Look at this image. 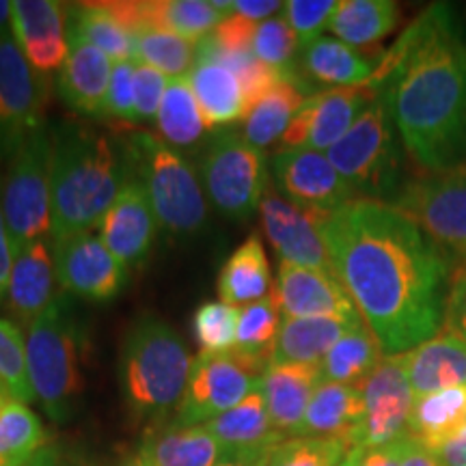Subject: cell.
Instances as JSON below:
<instances>
[{"label": "cell", "mask_w": 466, "mask_h": 466, "mask_svg": "<svg viewBox=\"0 0 466 466\" xmlns=\"http://www.w3.org/2000/svg\"><path fill=\"white\" fill-rule=\"evenodd\" d=\"M337 277L387 357L439 335L450 291V259L391 203L354 199L318 214Z\"/></svg>", "instance_id": "obj_1"}, {"label": "cell", "mask_w": 466, "mask_h": 466, "mask_svg": "<svg viewBox=\"0 0 466 466\" xmlns=\"http://www.w3.org/2000/svg\"><path fill=\"white\" fill-rule=\"evenodd\" d=\"M367 85L384 96L401 145L419 165H466V44L450 7L423 11Z\"/></svg>", "instance_id": "obj_2"}, {"label": "cell", "mask_w": 466, "mask_h": 466, "mask_svg": "<svg viewBox=\"0 0 466 466\" xmlns=\"http://www.w3.org/2000/svg\"><path fill=\"white\" fill-rule=\"evenodd\" d=\"M52 240L100 225L127 179L124 151L106 134L63 124L52 130Z\"/></svg>", "instance_id": "obj_3"}, {"label": "cell", "mask_w": 466, "mask_h": 466, "mask_svg": "<svg viewBox=\"0 0 466 466\" xmlns=\"http://www.w3.org/2000/svg\"><path fill=\"white\" fill-rule=\"evenodd\" d=\"M195 359L167 322L141 316L126 333L119 360L121 393L141 419H162L179 408Z\"/></svg>", "instance_id": "obj_4"}, {"label": "cell", "mask_w": 466, "mask_h": 466, "mask_svg": "<svg viewBox=\"0 0 466 466\" xmlns=\"http://www.w3.org/2000/svg\"><path fill=\"white\" fill-rule=\"evenodd\" d=\"M124 160L147 192L158 227L171 236H192L206 225V190L188 160L149 132H132Z\"/></svg>", "instance_id": "obj_5"}, {"label": "cell", "mask_w": 466, "mask_h": 466, "mask_svg": "<svg viewBox=\"0 0 466 466\" xmlns=\"http://www.w3.org/2000/svg\"><path fill=\"white\" fill-rule=\"evenodd\" d=\"M83 335L72 305L63 294L55 296L48 309L28 326L26 367L35 400L42 401L46 415L66 421L72 415L76 395L83 389Z\"/></svg>", "instance_id": "obj_6"}, {"label": "cell", "mask_w": 466, "mask_h": 466, "mask_svg": "<svg viewBox=\"0 0 466 466\" xmlns=\"http://www.w3.org/2000/svg\"><path fill=\"white\" fill-rule=\"evenodd\" d=\"M326 156L360 199L395 201L401 190V149L384 96L378 93Z\"/></svg>", "instance_id": "obj_7"}, {"label": "cell", "mask_w": 466, "mask_h": 466, "mask_svg": "<svg viewBox=\"0 0 466 466\" xmlns=\"http://www.w3.org/2000/svg\"><path fill=\"white\" fill-rule=\"evenodd\" d=\"M3 212L14 258L52 231V134L46 126L35 130L11 158Z\"/></svg>", "instance_id": "obj_8"}, {"label": "cell", "mask_w": 466, "mask_h": 466, "mask_svg": "<svg viewBox=\"0 0 466 466\" xmlns=\"http://www.w3.org/2000/svg\"><path fill=\"white\" fill-rule=\"evenodd\" d=\"M268 365V359L238 348L227 352H199L177 408V423L203 425L236 408L250 393L259 391Z\"/></svg>", "instance_id": "obj_9"}, {"label": "cell", "mask_w": 466, "mask_h": 466, "mask_svg": "<svg viewBox=\"0 0 466 466\" xmlns=\"http://www.w3.org/2000/svg\"><path fill=\"white\" fill-rule=\"evenodd\" d=\"M201 175L212 206L225 218L244 220L266 195L268 160L242 134L223 130L203 156Z\"/></svg>", "instance_id": "obj_10"}, {"label": "cell", "mask_w": 466, "mask_h": 466, "mask_svg": "<svg viewBox=\"0 0 466 466\" xmlns=\"http://www.w3.org/2000/svg\"><path fill=\"white\" fill-rule=\"evenodd\" d=\"M391 206L441 248L466 258V165L412 177Z\"/></svg>", "instance_id": "obj_11"}, {"label": "cell", "mask_w": 466, "mask_h": 466, "mask_svg": "<svg viewBox=\"0 0 466 466\" xmlns=\"http://www.w3.org/2000/svg\"><path fill=\"white\" fill-rule=\"evenodd\" d=\"M48 86L15 39L0 37V158H14L22 143L44 127Z\"/></svg>", "instance_id": "obj_12"}, {"label": "cell", "mask_w": 466, "mask_h": 466, "mask_svg": "<svg viewBox=\"0 0 466 466\" xmlns=\"http://www.w3.org/2000/svg\"><path fill=\"white\" fill-rule=\"evenodd\" d=\"M360 391L365 412L352 450H371L408 436V419L415 404V393L406 378L401 354L384 357L371 376L360 384Z\"/></svg>", "instance_id": "obj_13"}, {"label": "cell", "mask_w": 466, "mask_h": 466, "mask_svg": "<svg viewBox=\"0 0 466 466\" xmlns=\"http://www.w3.org/2000/svg\"><path fill=\"white\" fill-rule=\"evenodd\" d=\"M378 97L370 85L337 86L307 96L281 138V149L329 151Z\"/></svg>", "instance_id": "obj_14"}, {"label": "cell", "mask_w": 466, "mask_h": 466, "mask_svg": "<svg viewBox=\"0 0 466 466\" xmlns=\"http://www.w3.org/2000/svg\"><path fill=\"white\" fill-rule=\"evenodd\" d=\"M52 258L58 285L78 299L113 300L127 283V268L110 253L100 236H93L91 231L56 240Z\"/></svg>", "instance_id": "obj_15"}, {"label": "cell", "mask_w": 466, "mask_h": 466, "mask_svg": "<svg viewBox=\"0 0 466 466\" xmlns=\"http://www.w3.org/2000/svg\"><path fill=\"white\" fill-rule=\"evenodd\" d=\"M272 173L288 201L311 214L335 212L357 199L350 184L322 151H279L272 158Z\"/></svg>", "instance_id": "obj_16"}, {"label": "cell", "mask_w": 466, "mask_h": 466, "mask_svg": "<svg viewBox=\"0 0 466 466\" xmlns=\"http://www.w3.org/2000/svg\"><path fill=\"white\" fill-rule=\"evenodd\" d=\"M272 294L285 318H360L337 272L281 261Z\"/></svg>", "instance_id": "obj_17"}, {"label": "cell", "mask_w": 466, "mask_h": 466, "mask_svg": "<svg viewBox=\"0 0 466 466\" xmlns=\"http://www.w3.org/2000/svg\"><path fill=\"white\" fill-rule=\"evenodd\" d=\"M259 214L261 227L281 261L313 268V270L335 272L333 259L319 233L318 214L307 212L279 195H264L259 203Z\"/></svg>", "instance_id": "obj_18"}, {"label": "cell", "mask_w": 466, "mask_h": 466, "mask_svg": "<svg viewBox=\"0 0 466 466\" xmlns=\"http://www.w3.org/2000/svg\"><path fill=\"white\" fill-rule=\"evenodd\" d=\"M97 227H100V240L126 268L143 264L149 255L158 231V218L143 184L130 171L124 188Z\"/></svg>", "instance_id": "obj_19"}, {"label": "cell", "mask_w": 466, "mask_h": 466, "mask_svg": "<svg viewBox=\"0 0 466 466\" xmlns=\"http://www.w3.org/2000/svg\"><path fill=\"white\" fill-rule=\"evenodd\" d=\"M11 28L35 72L48 74L63 67L69 52L67 5L58 0H15Z\"/></svg>", "instance_id": "obj_20"}, {"label": "cell", "mask_w": 466, "mask_h": 466, "mask_svg": "<svg viewBox=\"0 0 466 466\" xmlns=\"http://www.w3.org/2000/svg\"><path fill=\"white\" fill-rule=\"evenodd\" d=\"M319 382H322L319 365L270 363L266 367L259 391L264 395L272 425L285 439L300 436L309 401Z\"/></svg>", "instance_id": "obj_21"}, {"label": "cell", "mask_w": 466, "mask_h": 466, "mask_svg": "<svg viewBox=\"0 0 466 466\" xmlns=\"http://www.w3.org/2000/svg\"><path fill=\"white\" fill-rule=\"evenodd\" d=\"M67 58L56 76L61 97L78 113L100 116L104 115L113 61L106 52L78 35L67 33Z\"/></svg>", "instance_id": "obj_22"}, {"label": "cell", "mask_w": 466, "mask_h": 466, "mask_svg": "<svg viewBox=\"0 0 466 466\" xmlns=\"http://www.w3.org/2000/svg\"><path fill=\"white\" fill-rule=\"evenodd\" d=\"M415 398L466 387V339L451 333L434 335L401 354Z\"/></svg>", "instance_id": "obj_23"}, {"label": "cell", "mask_w": 466, "mask_h": 466, "mask_svg": "<svg viewBox=\"0 0 466 466\" xmlns=\"http://www.w3.org/2000/svg\"><path fill=\"white\" fill-rule=\"evenodd\" d=\"M55 258L46 240L31 242L17 250L7 288L9 311L31 326L55 300Z\"/></svg>", "instance_id": "obj_24"}, {"label": "cell", "mask_w": 466, "mask_h": 466, "mask_svg": "<svg viewBox=\"0 0 466 466\" xmlns=\"http://www.w3.org/2000/svg\"><path fill=\"white\" fill-rule=\"evenodd\" d=\"M363 318H285L272 346L270 363L319 365L329 350L357 326Z\"/></svg>", "instance_id": "obj_25"}, {"label": "cell", "mask_w": 466, "mask_h": 466, "mask_svg": "<svg viewBox=\"0 0 466 466\" xmlns=\"http://www.w3.org/2000/svg\"><path fill=\"white\" fill-rule=\"evenodd\" d=\"M208 430L220 442L225 453H258L268 456L272 447L285 441L270 421L261 391L250 393L236 408L208 421Z\"/></svg>", "instance_id": "obj_26"}, {"label": "cell", "mask_w": 466, "mask_h": 466, "mask_svg": "<svg viewBox=\"0 0 466 466\" xmlns=\"http://www.w3.org/2000/svg\"><path fill=\"white\" fill-rule=\"evenodd\" d=\"M186 78L195 93L208 130L247 119V96H244L240 78L229 67L209 58H197Z\"/></svg>", "instance_id": "obj_27"}, {"label": "cell", "mask_w": 466, "mask_h": 466, "mask_svg": "<svg viewBox=\"0 0 466 466\" xmlns=\"http://www.w3.org/2000/svg\"><path fill=\"white\" fill-rule=\"evenodd\" d=\"M363 391L360 387L339 382H319L309 401L300 436L341 439L352 450L360 421H363Z\"/></svg>", "instance_id": "obj_28"}, {"label": "cell", "mask_w": 466, "mask_h": 466, "mask_svg": "<svg viewBox=\"0 0 466 466\" xmlns=\"http://www.w3.org/2000/svg\"><path fill=\"white\" fill-rule=\"evenodd\" d=\"M138 453L154 466H217L225 456L206 423L147 430Z\"/></svg>", "instance_id": "obj_29"}, {"label": "cell", "mask_w": 466, "mask_h": 466, "mask_svg": "<svg viewBox=\"0 0 466 466\" xmlns=\"http://www.w3.org/2000/svg\"><path fill=\"white\" fill-rule=\"evenodd\" d=\"M233 14L227 0H143V28L173 33L199 44Z\"/></svg>", "instance_id": "obj_30"}, {"label": "cell", "mask_w": 466, "mask_h": 466, "mask_svg": "<svg viewBox=\"0 0 466 466\" xmlns=\"http://www.w3.org/2000/svg\"><path fill=\"white\" fill-rule=\"evenodd\" d=\"M272 272L264 242L250 236L225 261L218 275L220 302L231 307H248L272 294Z\"/></svg>", "instance_id": "obj_31"}, {"label": "cell", "mask_w": 466, "mask_h": 466, "mask_svg": "<svg viewBox=\"0 0 466 466\" xmlns=\"http://www.w3.org/2000/svg\"><path fill=\"white\" fill-rule=\"evenodd\" d=\"M466 428V387L445 389L423 398H415L408 436L428 450L439 451L445 442Z\"/></svg>", "instance_id": "obj_32"}, {"label": "cell", "mask_w": 466, "mask_h": 466, "mask_svg": "<svg viewBox=\"0 0 466 466\" xmlns=\"http://www.w3.org/2000/svg\"><path fill=\"white\" fill-rule=\"evenodd\" d=\"M302 74L307 80L326 86H360L371 80L376 66L339 39L319 37L302 50Z\"/></svg>", "instance_id": "obj_33"}, {"label": "cell", "mask_w": 466, "mask_h": 466, "mask_svg": "<svg viewBox=\"0 0 466 466\" xmlns=\"http://www.w3.org/2000/svg\"><path fill=\"white\" fill-rule=\"evenodd\" d=\"M400 9L391 0H341L329 22V31L348 46L380 42L398 26Z\"/></svg>", "instance_id": "obj_34"}, {"label": "cell", "mask_w": 466, "mask_h": 466, "mask_svg": "<svg viewBox=\"0 0 466 466\" xmlns=\"http://www.w3.org/2000/svg\"><path fill=\"white\" fill-rule=\"evenodd\" d=\"M384 357L387 354L378 337L371 333L370 326L360 324L343 335L322 359V380L360 387Z\"/></svg>", "instance_id": "obj_35"}, {"label": "cell", "mask_w": 466, "mask_h": 466, "mask_svg": "<svg viewBox=\"0 0 466 466\" xmlns=\"http://www.w3.org/2000/svg\"><path fill=\"white\" fill-rule=\"evenodd\" d=\"M307 100V93L294 80H279L270 91L253 104L244 119L242 137L250 145L264 149L268 145L281 141L291 119Z\"/></svg>", "instance_id": "obj_36"}, {"label": "cell", "mask_w": 466, "mask_h": 466, "mask_svg": "<svg viewBox=\"0 0 466 466\" xmlns=\"http://www.w3.org/2000/svg\"><path fill=\"white\" fill-rule=\"evenodd\" d=\"M67 9V33L106 52L110 58H134V35L124 28L104 3H76Z\"/></svg>", "instance_id": "obj_37"}, {"label": "cell", "mask_w": 466, "mask_h": 466, "mask_svg": "<svg viewBox=\"0 0 466 466\" xmlns=\"http://www.w3.org/2000/svg\"><path fill=\"white\" fill-rule=\"evenodd\" d=\"M156 119H158L162 141L175 145V147H190L208 130L201 108L197 104V97L186 76L168 80Z\"/></svg>", "instance_id": "obj_38"}, {"label": "cell", "mask_w": 466, "mask_h": 466, "mask_svg": "<svg viewBox=\"0 0 466 466\" xmlns=\"http://www.w3.org/2000/svg\"><path fill=\"white\" fill-rule=\"evenodd\" d=\"M48 445L39 417L22 401L11 400L0 410V466H22Z\"/></svg>", "instance_id": "obj_39"}, {"label": "cell", "mask_w": 466, "mask_h": 466, "mask_svg": "<svg viewBox=\"0 0 466 466\" xmlns=\"http://www.w3.org/2000/svg\"><path fill=\"white\" fill-rule=\"evenodd\" d=\"M134 61L156 67L165 76L182 78L197 61V44L158 28H141L134 35Z\"/></svg>", "instance_id": "obj_40"}, {"label": "cell", "mask_w": 466, "mask_h": 466, "mask_svg": "<svg viewBox=\"0 0 466 466\" xmlns=\"http://www.w3.org/2000/svg\"><path fill=\"white\" fill-rule=\"evenodd\" d=\"M352 451L346 441L291 436L272 447L266 466H339Z\"/></svg>", "instance_id": "obj_41"}, {"label": "cell", "mask_w": 466, "mask_h": 466, "mask_svg": "<svg viewBox=\"0 0 466 466\" xmlns=\"http://www.w3.org/2000/svg\"><path fill=\"white\" fill-rule=\"evenodd\" d=\"M299 48V39H296L294 31H291L289 22L285 20L283 11L281 15H275L270 17V20H264L258 25V31H255L253 37V55L258 56L264 66L272 67L275 72L281 74L283 78L294 80L296 85H300L294 69V56Z\"/></svg>", "instance_id": "obj_42"}, {"label": "cell", "mask_w": 466, "mask_h": 466, "mask_svg": "<svg viewBox=\"0 0 466 466\" xmlns=\"http://www.w3.org/2000/svg\"><path fill=\"white\" fill-rule=\"evenodd\" d=\"M279 329H281V309L277 305L275 294H270L240 311L236 348L270 360Z\"/></svg>", "instance_id": "obj_43"}, {"label": "cell", "mask_w": 466, "mask_h": 466, "mask_svg": "<svg viewBox=\"0 0 466 466\" xmlns=\"http://www.w3.org/2000/svg\"><path fill=\"white\" fill-rule=\"evenodd\" d=\"M242 309L225 302H203L192 318V333L201 352H227L238 343Z\"/></svg>", "instance_id": "obj_44"}, {"label": "cell", "mask_w": 466, "mask_h": 466, "mask_svg": "<svg viewBox=\"0 0 466 466\" xmlns=\"http://www.w3.org/2000/svg\"><path fill=\"white\" fill-rule=\"evenodd\" d=\"M0 384L22 404H31L35 400L28 380L25 339L20 329L9 319H0Z\"/></svg>", "instance_id": "obj_45"}, {"label": "cell", "mask_w": 466, "mask_h": 466, "mask_svg": "<svg viewBox=\"0 0 466 466\" xmlns=\"http://www.w3.org/2000/svg\"><path fill=\"white\" fill-rule=\"evenodd\" d=\"M337 9L335 0H289L283 3V15L289 22L302 50L319 39V33L329 28Z\"/></svg>", "instance_id": "obj_46"}, {"label": "cell", "mask_w": 466, "mask_h": 466, "mask_svg": "<svg viewBox=\"0 0 466 466\" xmlns=\"http://www.w3.org/2000/svg\"><path fill=\"white\" fill-rule=\"evenodd\" d=\"M167 76L156 67L137 63L134 72V124H143L158 116L162 96L167 91Z\"/></svg>", "instance_id": "obj_47"}, {"label": "cell", "mask_w": 466, "mask_h": 466, "mask_svg": "<svg viewBox=\"0 0 466 466\" xmlns=\"http://www.w3.org/2000/svg\"><path fill=\"white\" fill-rule=\"evenodd\" d=\"M134 72H137L134 58L115 61L113 72H110L106 102H104V115L106 116L134 124Z\"/></svg>", "instance_id": "obj_48"}, {"label": "cell", "mask_w": 466, "mask_h": 466, "mask_svg": "<svg viewBox=\"0 0 466 466\" xmlns=\"http://www.w3.org/2000/svg\"><path fill=\"white\" fill-rule=\"evenodd\" d=\"M442 326H445V333L466 339V268H460L450 281Z\"/></svg>", "instance_id": "obj_49"}, {"label": "cell", "mask_w": 466, "mask_h": 466, "mask_svg": "<svg viewBox=\"0 0 466 466\" xmlns=\"http://www.w3.org/2000/svg\"><path fill=\"white\" fill-rule=\"evenodd\" d=\"M410 441V436H404V439L387 442V445L380 447H371V450L357 447V466H401Z\"/></svg>", "instance_id": "obj_50"}, {"label": "cell", "mask_w": 466, "mask_h": 466, "mask_svg": "<svg viewBox=\"0 0 466 466\" xmlns=\"http://www.w3.org/2000/svg\"><path fill=\"white\" fill-rule=\"evenodd\" d=\"M11 268H14V248H11L7 223H5L3 192H0V300H3L5 294H7Z\"/></svg>", "instance_id": "obj_51"}, {"label": "cell", "mask_w": 466, "mask_h": 466, "mask_svg": "<svg viewBox=\"0 0 466 466\" xmlns=\"http://www.w3.org/2000/svg\"><path fill=\"white\" fill-rule=\"evenodd\" d=\"M233 11L240 14L248 20H270L277 11H283V3H275V0H236L233 3Z\"/></svg>", "instance_id": "obj_52"}, {"label": "cell", "mask_w": 466, "mask_h": 466, "mask_svg": "<svg viewBox=\"0 0 466 466\" xmlns=\"http://www.w3.org/2000/svg\"><path fill=\"white\" fill-rule=\"evenodd\" d=\"M442 466H466V428L436 451Z\"/></svg>", "instance_id": "obj_53"}, {"label": "cell", "mask_w": 466, "mask_h": 466, "mask_svg": "<svg viewBox=\"0 0 466 466\" xmlns=\"http://www.w3.org/2000/svg\"><path fill=\"white\" fill-rule=\"evenodd\" d=\"M401 466H442V464L439 456H436V451L428 450V447H423L421 442L412 439Z\"/></svg>", "instance_id": "obj_54"}, {"label": "cell", "mask_w": 466, "mask_h": 466, "mask_svg": "<svg viewBox=\"0 0 466 466\" xmlns=\"http://www.w3.org/2000/svg\"><path fill=\"white\" fill-rule=\"evenodd\" d=\"M266 460L258 453H225L217 466H266Z\"/></svg>", "instance_id": "obj_55"}, {"label": "cell", "mask_w": 466, "mask_h": 466, "mask_svg": "<svg viewBox=\"0 0 466 466\" xmlns=\"http://www.w3.org/2000/svg\"><path fill=\"white\" fill-rule=\"evenodd\" d=\"M61 450H58V447H55V445H46L44 450H39L37 453H35V456L28 460L26 464H22V466H58V462H61Z\"/></svg>", "instance_id": "obj_56"}, {"label": "cell", "mask_w": 466, "mask_h": 466, "mask_svg": "<svg viewBox=\"0 0 466 466\" xmlns=\"http://www.w3.org/2000/svg\"><path fill=\"white\" fill-rule=\"evenodd\" d=\"M11 22H14V3L0 0V37H7Z\"/></svg>", "instance_id": "obj_57"}, {"label": "cell", "mask_w": 466, "mask_h": 466, "mask_svg": "<svg viewBox=\"0 0 466 466\" xmlns=\"http://www.w3.org/2000/svg\"><path fill=\"white\" fill-rule=\"evenodd\" d=\"M58 466H93L89 460H86L83 453H61V462H58Z\"/></svg>", "instance_id": "obj_58"}, {"label": "cell", "mask_w": 466, "mask_h": 466, "mask_svg": "<svg viewBox=\"0 0 466 466\" xmlns=\"http://www.w3.org/2000/svg\"><path fill=\"white\" fill-rule=\"evenodd\" d=\"M116 466H154V464H149L141 453H127L124 460H119V464Z\"/></svg>", "instance_id": "obj_59"}, {"label": "cell", "mask_w": 466, "mask_h": 466, "mask_svg": "<svg viewBox=\"0 0 466 466\" xmlns=\"http://www.w3.org/2000/svg\"><path fill=\"white\" fill-rule=\"evenodd\" d=\"M11 400H14V398H11V393L7 391V389L3 387V384H0V410H3V408L7 406Z\"/></svg>", "instance_id": "obj_60"}, {"label": "cell", "mask_w": 466, "mask_h": 466, "mask_svg": "<svg viewBox=\"0 0 466 466\" xmlns=\"http://www.w3.org/2000/svg\"><path fill=\"white\" fill-rule=\"evenodd\" d=\"M339 466H357V450H352L348 453V458L343 460Z\"/></svg>", "instance_id": "obj_61"}]
</instances>
